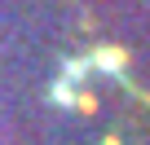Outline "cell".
<instances>
[{"label":"cell","instance_id":"1","mask_svg":"<svg viewBox=\"0 0 150 145\" xmlns=\"http://www.w3.org/2000/svg\"><path fill=\"white\" fill-rule=\"evenodd\" d=\"M97 62H102V66H124V62H128V53H124V48H102V53H97Z\"/></svg>","mask_w":150,"mask_h":145},{"label":"cell","instance_id":"2","mask_svg":"<svg viewBox=\"0 0 150 145\" xmlns=\"http://www.w3.org/2000/svg\"><path fill=\"white\" fill-rule=\"evenodd\" d=\"M93 106H97V101H93V92H80V97H75V110H84V114H88Z\"/></svg>","mask_w":150,"mask_h":145}]
</instances>
